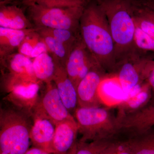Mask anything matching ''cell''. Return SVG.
I'll return each instance as SVG.
<instances>
[{
    "mask_svg": "<svg viewBox=\"0 0 154 154\" xmlns=\"http://www.w3.org/2000/svg\"><path fill=\"white\" fill-rule=\"evenodd\" d=\"M81 38L99 66L107 74L114 71L115 47L109 23L98 1H90L80 20Z\"/></svg>",
    "mask_w": 154,
    "mask_h": 154,
    "instance_id": "obj_1",
    "label": "cell"
},
{
    "mask_svg": "<svg viewBox=\"0 0 154 154\" xmlns=\"http://www.w3.org/2000/svg\"><path fill=\"white\" fill-rule=\"evenodd\" d=\"M107 17L114 41L116 64L136 51L135 25L129 0H97Z\"/></svg>",
    "mask_w": 154,
    "mask_h": 154,
    "instance_id": "obj_2",
    "label": "cell"
},
{
    "mask_svg": "<svg viewBox=\"0 0 154 154\" xmlns=\"http://www.w3.org/2000/svg\"><path fill=\"white\" fill-rule=\"evenodd\" d=\"M32 116L12 106L0 110V154H25L30 149Z\"/></svg>",
    "mask_w": 154,
    "mask_h": 154,
    "instance_id": "obj_3",
    "label": "cell"
},
{
    "mask_svg": "<svg viewBox=\"0 0 154 154\" xmlns=\"http://www.w3.org/2000/svg\"><path fill=\"white\" fill-rule=\"evenodd\" d=\"M21 2L26 16L35 29H62L80 33V19L87 5L60 8L41 5L35 0H23Z\"/></svg>",
    "mask_w": 154,
    "mask_h": 154,
    "instance_id": "obj_4",
    "label": "cell"
},
{
    "mask_svg": "<svg viewBox=\"0 0 154 154\" xmlns=\"http://www.w3.org/2000/svg\"><path fill=\"white\" fill-rule=\"evenodd\" d=\"M82 137L78 141L85 143L115 137L119 132L116 118L108 109L101 107H78L74 115Z\"/></svg>",
    "mask_w": 154,
    "mask_h": 154,
    "instance_id": "obj_5",
    "label": "cell"
},
{
    "mask_svg": "<svg viewBox=\"0 0 154 154\" xmlns=\"http://www.w3.org/2000/svg\"><path fill=\"white\" fill-rule=\"evenodd\" d=\"M154 59V54L137 50L116 64L111 74L116 76L122 88L127 93L141 83L145 82L143 72L146 65Z\"/></svg>",
    "mask_w": 154,
    "mask_h": 154,
    "instance_id": "obj_6",
    "label": "cell"
},
{
    "mask_svg": "<svg viewBox=\"0 0 154 154\" xmlns=\"http://www.w3.org/2000/svg\"><path fill=\"white\" fill-rule=\"evenodd\" d=\"M43 83L19 81L2 83L1 88L6 94L3 100L31 115L40 97L39 91Z\"/></svg>",
    "mask_w": 154,
    "mask_h": 154,
    "instance_id": "obj_7",
    "label": "cell"
},
{
    "mask_svg": "<svg viewBox=\"0 0 154 154\" xmlns=\"http://www.w3.org/2000/svg\"><path fill=\"white\" fill-rule=\"evenodd\" d=\"M32 115L47 118L55 125L74 117L65 106L53 81L45 84L44 92L32 110Z\"/></svg>",
    "mask_w": 154,
    "mask_h": 154,
    "instance_id": "obj_8",
    "label": "cell"
},
{
    "mask_svg": "<svg viewBox=\"0 0 154 154\" xmlns=\"http://www.w3.org/2000/svg\"><path fill=\"white\" fill-rule=\"evenodd\" d=\"M2 82L11 81L36 82L33 62L18 51L0 56Z\"/></svg>",
    "mask_w": 154,
    "mask_h": 154,
    "instance_id": "obj_9",
    "label": "cell"
},
{
    "mask_svg": "<svg viewBox=\"0 0 154 154\" xmlns=\"http://www.w3.org/2000/svg\"><path fill=\"white\" fill-rule=\"evenodd\" d=\"M99 66L80 36L72 48L65 64L69 79L77 89L92 69Z\"/></svg>",
    "mask_w": 154,
    "mask_h": 154,
    "instance_id": "obj_10",
    "label": "cell"
},
{
    "mask_svg": "<svg viewBox=\"0 0 154 154\" xmlns=\"http://www.w3.org/2000/svg\"><path fill=\"white\" fill-rule=\"evenodd\" d=\"M107 74L99 66L92 69L77 87L79 107L91 108L101 107L98 88Z\"/></svg>",
    "mask_w": 154,
    "mask_h": 154,
    "instance_id": "obj_11",
    "label": "cell"
},
{
    "mask_svg": "<svg viewBox=\"0 0 154 154\" xmlns=\"http://www.w3.org/2000/svg\"><path fill=\"white\" fill-rule=\"evenodd\" d=\"M0 27L19 30L34 28L25 14L21 1H1Z\"/></svg>",
    "mask_w": 154,
    "mask_h": 154,
    "instance_id": "obj_12",
    "label": "cell"
},
{
    "mask_svg": "<svg viewBox=\"0 0 154 154\" xmlns=\"http://www.w3.org/2000/svg\"><path fill=\"white\" fill-rule=\"evenodd\" d=\"M78 125L75 117L56 125L52 154H68L78 144Z\"/></svg>",
    "mask_w": 154,
    "mask_h": 154,
    "instance_id": "obj_13",
    "label": "cell"
},
{
    "mask_svg": "<svg viewBox=\"0 0 154 154\" xmlns=\"http://www.w3.org/2000/svg\"><path fill=\"white\" fill-rule=\"evenodd\" d=\"M118 119L119 127L121 131L134 133L146 131L154 126V105L120 115Z\"/></svg>",
    "mask_w": 154,
    "mask_h": 154,
    "instance_id": "obj_14",
    "label": "cell"
},
{
    "mask_svg": "<svg viewBox=\"0 0 154 154\" xmlns=\"http://www.w3.org/2000/svg\"><path fill=\"white\" fill-rule=\"evenodd\" d=\"M54 60L56 69L53 82L55 83L65 106L74 116L75 111L79 107L76 88L69 79L65 67Z\"/></svg>",
    "mask_w": 154,
    "mask_h": 154,
    "instance_id": "obj_15",
    "label": "cell"
},
{
    "mask_svg": "<svg viewBox=\"0 0 154 154\" xmlns=\"http://www.w3.org/2000/svg\"><path fill=\"white\" fill-rule=\"evenodd\" d=\"M32 117L30 139L33 146L52 154L55 125L47 118L36 115H32Z\"/></svg>",
    "mask_w": 154,
    "mask_h": 154,
    "instance_id": "obj_16",
    "label": "cell"
},
{
    "mask_svg": "<svg viewBox=\"0 0 154 154\" xmlns=\"http://www.w3.org/2000/svg\"><path fill=\"white\" fill-rule=\"evenodd\" d=\"M98 95L102 105L113 107L121 105L127 98L128 93L125 91L116 76L108 74L99 85Z\"/></svg>",
    "mask_w": 154,
    "mask_h": 154,
    "instance_id": "obj_17",
    "label": "cell"
},
{
    "mask_svg": "<svg viewBox=\"0 0 154 154\" xmlns=\"http://www.w3.org/2000/svg\"><path fill=\"white\" fill-rule=\"evenodd\" d=\"M151 89L146 82H144L131 90L126 100L119 106L118 114L131 113L144 107L150 98Z\"/></svg>",
    "mask_w": 154,
    "mask_h": 154,
    "instance_id": "obj_18",
    "label": "cell"
},
{
    "mask_svg": "<svg viewBox=\"0 0 154 154\" xmlns=\"http://www.w3.org/2000/svg\"><path fill=\"white\" fill-rule=\"evenodd\" d=\"M34 30H15L0 27V56L18 51L25 37Z\"/></svg>",
    "mask_w": 154,
    "mask_h": 154,
    "instance_id": "obj_19",
    "label": "cell"
},
{
    "mask_svg": "<svg viewBox=\"0 0 154 154\" xmlns=\"http://www.w3.org/2000/svg\"><path fill=\"white\" fill-rule=\"evenodd\" d=\"M36 79L46 84L52 82L55 72V60L48 53L42 54L32 60Z\"/></svg>",
    "mask_w": 154,
    "mask_h": 154,
    "instance_id": "obj_20",
    "label": "cell"
},
{
    "mask_svg": "<svg viewBox=\"0 0 154 154\" xmlns=\"http://www.w3.org/2000/svg\"><path fill=\"white\" fill-rule=\"evenodd\" d=\"M153 128L144 132L134 133L128 139L132 154H154Z\"/></svg>",
    "mask_w": 154,
    "mask_h": 154,
    "instance_id": "obj_21",
    "label": "cell"
},
{
    "mask_svg": "<svg viewBox=\"0 0 154 154\" xmlns=\"http://www.w3.org/2000/svg\"><path fill=\"white\" fill-rule=\"evenodd\" d=\"M36 29L47 45L50 54L65 67L66 62L71 50L43 28Z\"/></svg>",
    "mask_w": 154,
    "mask_h": 154,
    "instance_id": "obj_22",
    "label": "cell"
},
{
    "mask_svg": "<svg viewBox=\"0 0 154 154\" xmlns=\"http://www.w3.org/2000/svg\"><path fill=\"white\" fill-rule=\"evenodd\" d=\"M116 140L114 137L88 142L78 141L75 154H102Z\"/></svg>",
    "mask_w": 154,
    "mask_h": 154,
    "instance_id": "obj_23",
    "label": "cell"
},
{
    "mask_svg": "<svg viewBox=\"0 0 154 154\" xmlns=\"http://www.w3.org/2000/svg\"><path fill=\"white\" fill-rule=\"evenodd\" d=\"M42 28L44 29L45 31L53 36L57 40L64 45L70 50H71L73 46L81 36L80 33H75L71 30Z\"/></svg>",
    "mask_w": 154,
    "mask_h": 154,
    "instance_id": "obj_24",
    "label": "cell"
},
{
    "mask_svg": "<svg viewBox=\"0 0 154 154\" xmlns=\"http://www.w3.org/2000/svg\"><path fill=\"white\" fill-rule=\"evenodd\" d=\"M134 35L135 47L142 52L154 53V39L135 25Z\"/></svg>",
    "mask_w": 154,
    "mask_h": 154,
    "instance_id": "obj_25",
    "label": "cell"
},
{
    "mask_svg": "<svg viewBox=\"0 0 154 154\" xmlns=\"http://www.w3.org/2000/svg\"><path fill=\"white\" fill-rule=\"evenodd\" d=\"M131 5L133 14L154 23V4L152 1H131Z\"/></svg>",
    "mask_w": 154,
    "mask_h": 154,
    "instance_id": "obj_26",
    "label": "cell"
},
{
    "mask_svg": "<svg viewBox=\"0 0 154 154\" xmlns=\"http://www.w3.org/2000/svg\"><path fill=\"white\" fill-rule=\"evenodd\" d=\"M36 3L48 8H66L83 7L89 1L88 0H35Z\"/></svg>",
    "mask_w": 154,
    "mask_h": 154,
    "instance_id": "obj_27",
    "label": "cell"
},
{
    "mask_svg": "<svg viewBox=\"0 0 154 154\" xmlns=\"http://www.w3.org/2000/svg\"><path fill=\"white\" fill-rule=\"evenodd\" d=\"M41 38V36L35 29L25 37L19 46L18 52L31 59L33 49Z\"/></svg>",
    "mask_w": 154,
    "mask_h": 154,
    "instance_id": "obj_28",
    "label": "cell"
},
{
    "mask_svg": "<svg viewBox=\"0 0 154 154\" xmlns=\"http://www.w3.org/2000/svg\"><path fill=\"white\" fill-rule=\"evenodd\" d=\"M102 154H132L128 139L116 140Z\"/></svg>",
    "mask_w": 154,
    "mask_h": 154,
    "instance_id": "obj_29",
    "label": "cell"
},
{
    "mask_svg": "<svg viewBox=\"0 0 154 154\" xmlns=\"http://www.w3.org/2000/svg\"><path fill=\"white\" fill-rule=\"evenodd\" d=\"M132 15L135 25L139 27L154 39V23L148 19L139 15L133 13Z\"/></svg>",
    "mask_w": 154,
    "mask_h": 154,
    "instance_id": "obj_30",
    "label": "cell"
},
{
    "mask_svg": "<svg viewBox=\"0 0 154 154\" xmlns=\"http://www.w3.org/2000/svg\"><path fill=\"white\" fill-rule=\"evenodd\" d=\"M143 79L154 90V59L149 60L146 65L143 72Z\"/></svg>",
    "mask_w": 154,
    "mask_h": 154,
    "instance_id": "obj_31",
    "label": "cell"
},
{
    "mask_svg": "<svg viewBox=\"0 0 154 154\" xmlns=\"http://www.w3.org/2000/svg\"><path fill=\"white\" fill-rule=\"evenodd\" d=\"M46 53H49L48 48L44 40L41 38L33 49L31 54V59H33L42 54Z\"/></svg>",
    "mask_w": 154,
    "mask_h": 154,
    "instance_id": "obj_32",
    "label": "cell"
},
{
    "mask_svg": "<svg viewBox=\"0 0 154 154\" xmlns=\"http://www.w3.org/2000/svg\"><path fill=\"white\" fill-rule=\"evenodd\" d=\"M25 154H52L35 147L30 148Z\"/></svg>",
    "mask_w": 154,
    "mask_h": 154,
    "instance_id": "obj_33",
    "label": "cell"
},
{
    "mask_svg": "<svg viewBox=\"0 0 154 154\" xmlns=\"http://www.w3.org/2000/svg\"><path fill=\"white\" fill-rule=\"evenodd\" d=\"M77 147H78V144H77V145L71 151L69 152L68 154H75L77 150Z\"/></svg>",
    "mask_w": 154,
    "mask_h": 154,
    "instance_id": "obj_34",
    "label": "cell"
},
{
    "mask_svg": "<svg viewBox=\"0 0 154 154\" xmlns=\"http://www.w3.org/2000/svg\"><path fill=\"white\" fill-rule=\"evenodd\" d=\"M152 2L154 4V1H152Z\"/></svg>",
    "mask_w": 154,
    "mask_h": 154,
    "instance_id": "obj_35",
    "label": "cell"
}]
</instances>
